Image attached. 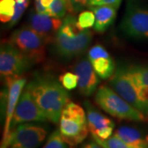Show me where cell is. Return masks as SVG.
<instances>
[{
    "instance_id": "obj_1",
    "label": "cell",
    "mask_w": 148,
    "mask_h": 148,
    "mask_svg": "<svg viewBox=\"0 0 148 148\" xmlns=\"http://www.w3.org/2000/svg\"><path fill=\"white\" fill-rule=\"evenodd\" d=\"M48 119L58 123L62 111L70 101L69 93L60 82L49 73H36L26 86Z\"/></svg>"
},
{
    "instance_id": "obj_2",
    "label": "cell",
    "mask_w": 148,
    "mask_h": 148,
    "mask_svg": "<svg viewBox=\"0 0 148 148\" xmlns=\"http://www.w3.org/2000/svg\"><path fill=\"white\" fill-rule=\"evenodd\" d=\"M92 36L90 29L81 30L77 27V18L73 14H68L63 19L62 26L51 42L52 50L61 59H73L87 49Z\"/></svg>"
},
{
    "instance_id": "obj_3",
    "label": "cell",
    "mask_w": 148,
    "mask_h": 148,
    "mask_svg": "<svg viewBox=\"0 0 148 148\" xmlns=\"http://www.w3.org/2000/svg\"><path fill=\"white\" fill-rule=\"evenodd\" d=\"M58 123L62 138L71 148L78 146L88 135L89 127L86 110L72 101L64 107Z\"/></svg>"
},
{
    "instance_id": "obj_4",
    "label": "cell",
    "mask_w": 148,
    "mask_h": 148,
    "mask_svg": "<svg viewBox=\"0 0 148 148\" xmlns=\"http://www.w3.org/2000/svg\"><path fill=\"white\" fill-rule=\"evenodd\" d=\"M95 101L105 112L119 119L135 122L147 119L142 112L131 106L110 86L105 85L100 86L95 92Z\"/></svg>"
},
{
    "instance_id": "obj_5",
    "label": "cell",
    "mask_w": 148,
    "mask_h": 148,
    "mask_svg": "<svg viewBox=\"0 0 148 148\" xmlns=\"http://www.w3.org/2000/svg\"><path fill=\"white\" fill-rule=\"evenodd\" d=\"M8 41L31 59L34 64H40L45 61L48 43L28 26L15 30Z\"/></svg>"
},
{
    "instance_id": "obj_6",
    "label": "cell",
    "mask_w": 148,
    "mask_h": 148,
    "mask_svg": "<svg viewBox=\"0 0 148 148\" xmlns=\"http://www.w3.org/2000/svg\"><path fill=\"white\" fill-rule=\"evenodd\" d=\"M48 135L47 127L35 123H24L12 128L1 148H38Z\"/></svg>"
},
{
    "instance_id": "obj_7",
    "label": "cell",
    "mask_w": 148,
    "mask_h": 148,
    "mask_svg": "<svg viewBox=\"0 0 148 148\" xmlns=\"http://www.w3.org/2000/svg\"><path fill=\"white\" fill-rule=\"evenodd\" d=\"M111 88L137 109L148 119V106L139 95L137 86L132 79L128 66L120 64L115 69L113 76L110 78Z\"/></svg>"
},
{
    "instance_id": "obj_8",
    "label": "cell",
    "mask_w": 148,
    "mask_h": 148,
    "mask_svg": "<svg viewBox=\"0 0 148 148\" xmlns=\"http://www.w3.org/2000/svg\"><path fill=\"white\" fill-rule=\"evenodd\" d=\"M119 30L127 38L148 40V9L138 5L135 0H127Z\"/></svg>"
},
{
    "instance_id": "obj_9",
    "label": "cell",
    "mask_w": 148,
    "mask_h": 148,
    "mask_svg": "<svg viewBox=\"0 0 148 148\" xmlns=\"http://www.w3.org/2000/svg\"><path fill=\"white\" fill-rule=\"evenodd\" d=\"M35 64L9 41L2 44L0 49V73L6 80L21 77Z\"/></svg>"
},
{
    "instance_id": "obj_10",
    "label": "cell",
    "mask_w": 148,
    "mask_h": 148,
    "mask_svg": "<svg viewBox=\"0 0 148 148\" xmlns=\"http://www.w3.org/2000/svg\"><path fill=\"white\" fill-rule=\"evenodd\" d=\"M27 84V80L25 77H19L14 79L7 80V86L2 97H3V108L2 109V114L4 117V127L2 141H4L8 138L11 131V123L12 117L16 110V105L18 103L21 92Z\"/></svg>"
},
{
    "instance_id": "obj_11",
    "label": "cell",
    "mask_w": 148,
    "mask_h": 148,
    "mask_svg": "<svg viewBox=\"0 0 148 148\" xmlns=\"http://www.w3.org/2000/svg\"><path fill=\"white\" fill-rule=\"evenodd\" d=\"M46 121H48V119L39 108L30 90H28L27 86H25L21 92L12 117L11 130L18 124L24 123H44Z\"/></svg>"
},
{
    "instance_id": "obj_12",
    "label": "cell",
    "mask_w": 148,
    "mask_h": 148,
    "mask_svg": "<svg viewBox=\"0 0 148 148\" xmlns=\"http://www.w3.org/2000/svg\"><path fill=\"white\" fill-rule=\"evenodd\" d=\"M63 19L41 14L32 9L27 18V26L42 36L49 44L52 42L56 33L62 26Z\"/></svg>"
},
{
    "instance_id": "obj_13",
    "label": "cell",
    "mask_w": 148,
    "mask_h": 148,
    "mask_svg": "<svg viewBox=\"0 0 148 148\" xmlns=\"http://www.w3.org/2000/svg\"><path fill=\"white\" fill-rule=\"evenodd\" d=\"M73 72L78 77L77 88L84 96L95 94L100 84V77L96 74L88 58H83L73 66Z\"/></svg>"
},
{
    "instance_id": "obj_14",
    "label": "cell",
    "mask_w": 148,
    "mask_h": 148,
    "mask_svg": "<svg viewBox=\"0 0 148 148\" xmlns=\"http://www.w3.org/2000/svg\"><path fill=\"white\" fill-rule=\"evenodd\" d=\"M84 107L87 117L89 131L91 135L101 139L110 138L115 126L113 120L95 110L89 101H84Z\"/></svg>"
},
{
    "instance_id": "obj_15",
    "label": "cell",
    "mask_w": 148,
    "mask_h": 148,
    "mask_svg": "<svg viewBox=\"0 0 148 148\" xmlns=\"http://www.w3.org/2000/svg\"><path fill=\"white\" fill-rule=\"evenodd\" d=\"M88 59L101 79L110 78L116 67L109 52L101 45H95L88 51Z\"/></svg>"
},
{
    "instance_id": "obj_16",
    "label": "cell",
    "mask_w": 148,
    "mask_h": 148,
    "mask_svg": "<svg viewBox=\"0 0 148 148\" xmlns=\"http://www.w3.org/2000/svg\"><path fill=\"white\" fill-rule=\"evenodd\" d=\"M119 6L104 5L89 7L95 14V22L94 30L98 33H103L114 23L117 16Z\"/></svg>"
},
{
    "instance_id": "obj_17",
    "label": "cell",
    "mask_w": 148,
    "mask_h": 148,
    "mask_svg": "<svg viewBox=\"0 0 148 148\" xmlns=\"http://www.w3.org/2000/svg\"><path fill=\"white\" fill-rule=\"evenodd\" d=\"M128 69L137 86L139 95L148 106V66L136 64L128 66Z\"/></svg>"
},
{
    "instance_id": "obj_18",
    "label": "cell",
    "mask_w": 148,
    "mask_h": 148,
    "mask_svg": "<svg viewBox=\"0 0 148 148\" xmlns=\"http://www.w3.org/2000/svg\"><path fill=\"white\" fill-rule=\"evenodd\" d=\"M114 134L132 146L140 148H148V141L143 138L142 133L136 128L126 126L120 127L115 131Z\"/></svg>"
},
{
    "instance_id": "obj_19",
    "label": "cell",
    "mask_w": 148,
    "mask_h": 148,
    "mask_svg": "<svg viewBox=\"0 0 148 148\" xmlns=\"http://www.w3.org/2000/svg\"><path fill=\"white\" fill-rule=\"evenodd\" d=\"M91 136L94 141L99 143L101 147H103L104 148H140L125 143L121 138L117 137L115 134L112 135L110 138H109L108 139H101L94 135H91Z\"/></svg>"
},
{
    "instance_id": "obj_20",
    "label": "cell",
    "mask_w": 148,
    "mask_h": 148,
    "mask_svg": "<svg viewBox=\"0 0 148 148\" xmlns=\"http://www.w3.org/2000/svg\"><path fill=\"white\" fill-rule=\"evenodd\" d=\"M16 0L0 1V17L2 22H10L15 12Z\"/></svg>"
},
{
    "instance_id": "obj_21",
    "label": "cell",
    "mask_w": 148,
    "mask_h": 148,
    "mask_svg": "<svg viewBox=\"0 0 148 148\" xmlns=\"http://www.w3.org/2000/svg\"><path fill=\"white\" fill-rule=\"evenodd\" d=\"M95 22V14L92 11L86 10L82 11L77 18V27L81 30H88L94 27Z\"/></svg>"
},
{
    "instance_id": "obj_22",
    "label": "cell",
    "mask_w": 148,
    "mask_h": 148,
    "mask_svg": "<svg viewBox=\"0 0 148 148\" xmlns=\"http://www.w3.org/2000/svg\"><path fill=\"white\" fill-rule=\"evenodd\" d=\"M42 148H71L64 141L59 130H54L49 137Z\"/></svg>"
},
{
    "instance_id": "obj_23",
    "label": "cell",
    "mask_w": 148,
    "mask_h": 148,
    "mask_svg": "<svg viewBox=\"0 0 148 148\" xmlns=\"http://www.w3.org/2000/svg\"><path fill=\"white\" fill-rule=\"evenodd\" d=\"M29 2L30 0H16V4H15V12L14 15L12 16V20L8 23V28H12L14 27L18 21L20 20V18L22 16V14L24 13V12L26 11L27 8L29 5Z\"/></svg>"
},
{
    "instance_id": "obj_24",
    "label": "cell",
    "mask_w": 148,
    "mask_h": 148,
    "mask_svg": "<svg viewBox=\"0 0 148 148\" xmlns=\"http://www.w3.org/2000/svg\"><path fill=\"white\" fill-rule=\"evenodd\" d=\"M59 81L67 90H73L78 86V77L75 73H65L59 77Z\"/></svg>"
},
{
    "instance_id": "obj_25",
    "label": "cell",
    "mask_w": 148,
    "mask_h": 148,
    "mask_svg": "<svg viewBox=\"0 0 148 148\" xmlns=\"http://www.w3.org/2000/svg\"><path fill=\"white\" fill-rule=\"evenodd\" d=\"M70 7V12L76 13L80 12L82 8L87 7L88 2L90 0H68Z\"/></svg>"
},
{
    "instance_id": "obj_26",
    "label": "cell",
    "mask_w": 148,
    "mask_h": 148,
    "mask_svg": "<svg viewBox=\"0 0 148 148\" xmlns=\"http://www.w3.org/2000/svg\"><path fill=\"white\" fill-rule=\"evenodd\" d=\"M122 0H90L88 2L87 8L93 6H104V5H114L120 6Z\"/></svg>"
},
{
    "instance_id": "obj_27",
    "label": "cell",
    "mask_w": 148,
    "mask_h": 148,
    "mask_svg": "<svg viewBox=\"0 0 148 148\" xmlns=\"http://www.w3.org/2000/svg\"><path fill=\"white\" fill-rule=\"evenodd\" d=\"M82 148H104V147H101L99 143H97L95 141L93 140V142H90V143L85 144Z\"/></svg>"
}]
</instances>
